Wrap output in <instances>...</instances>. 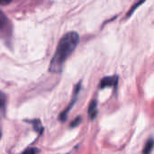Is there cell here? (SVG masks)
I'll use <instances>...</instances> for the list:
<instances>
[{"instance_id": "cell-1", "label": "cell", "mask_w": 154, "mask_h": 154, "mask_svg": "<svg viewBox=\"0 0 154 154\" xmlns=\"http://www.w3.org/2000/svg\"><path fill=\"white\" fill-rule=\"evenodd\" d=\"M79 36L77 32L70 31L66 32L59 41L55 52L50 61L49 71L51 73H60L63 65L69 55L74 51L79 43Z\"/></svg>"}, {"instance_id": "cell-2", "label": "cell", "mask_w": 154, "mask_h": 154, "mask_svg": "<svg viewBox=\"0 0 154 154\" xmlns=\"http://www.w3.org/2000/svg\"><path fill=\"white\" fill-rule=\"evenodd\" d=\"M0 31L3 38H5L7 40L8 38L11 37L12 27H11L10 21L2 11H0Z\"/></svg>"}, {"instance_id": "cell-3", "label": "cell", "mask_w": 154, "mask_h": 154, "mask_svg": "<svg viewBox=\"0 0 154 154\" xmlns=\"http://www.w3.org/2000/svg\"><path fill=\"white\" fill-rule=\"evenodd\" d=\"M118 83V77L116 75L105 77L100 80L99 88H116Z\"/></svg>"}, {"instance_id": "cell-4", "label": "cell", "mask_w": 154, "mask_h": 154, "mask_svg": "<svg viewBox=\"0 0 154 154\" xmlns=\"http://www.w3.org/2000/svg\"><path fill=\"white\" fill-rule=\"evenodd\" d=\"M80 88H81V83H79V84L75 87V88H74V92H73V96H74V97H73V99L71 100V102H70V104L68 106V107H67L66 109H64V111H63V112L60 114V121H65V120H66V118H67V115H68L69 111L70 110L71 106L75 104V102H76V100H77V97H78V94L79 93Z\"/></svg>"}, {"instance_id": "cell-5", "label": "cell", "mask_w": 154, "mask_h": 154, "mask_svg": "<svg viewBox=\"0 0 154 154\" xmlns=\"http://www.w3.org/2000/svg\"><path fill=\"white\" fill-rule=\"evenodd\" d=\"M88 113L90 119H95L97 114V100L93 99L90 101L89 105H88Z\"/></svg>"}, {"instance_id": "cell-6", "label": "cell", "mask_w": 154, "mask_h": 154, "mask_svg": "<svg viewBox=\"0 0 154 154\" xmlns=\"http://www.w3.org/2000/svg\"><path fill=\"white\" fill-rule=\"evenodd\" d=\"M154 148V139L152 137L149 138L145 144H144V147L143 149V154H150L152 152V149Z\"/></svg>"}, {"instance_id": "cell-7", "label": "cell", "mask_w": 154, "mask_h": 154, "mask_svg": "<svg viewBox=\"0 0 154 154\" xmlns=\"http://www.w3.org/2000/svg\"><path fill=\"white\" fill-rule=\"evenodd\" d=\"M32 124L33 128H34V130H35L36 132H38L39 134H42V133L43 132V127H42V125L40 120H38V119L33 120V121H32Z\"/></svg>"}, {"instance_id": "cell-8", "label": "cell", "mask_w": 154, "mask_h": 154, "mask_svg": "<svg viewBox=\"0 0 154 154\" xmlns=\"http://www.w3.org/2000/svg\"><path fill=\"white\" fill-rule=\"evenodd\" d=\"M0 101H1V111H2V116L5 115V96L2 92L0 95Z\"/></svg>"}, {"instance_id": "cell-9", "label": "cell", "mask_w": 154, "mask_h": 154, "mask_svg": "<svg viewBox=\"0 0 154 154\" xmlns=\"http://www.w3.org/2000/svg\"><path fill=\"white\" fill-rule=\"evenodd\" d=\"M38 149L35 148V147H30V148H27L23 154H37L38 153Z\"/></svg>"}, {"instance_id": "cell-10", "label": "cell", "mask_w": 154, "mask_h": 154, "mask_svg": "<svg viewBox=\"0 0 154 154\" xmlns=\"http://www.w3.org/2000/svg\"><path fill=\"white\" fill-rule=\"evenodd\" d=\"M81 120H82V117H81V116H78V117H76V118L71 122V124H70V127H76L77 125H79L80 124Z\"/></svg>"}, {"instance_id": "cell-11", "label": "cell", "mask_w": 154, "mask_h": 154, "mask_svg": "<svg viewBox=\"0 0 154 154\" xmlns=\"http://www.w3.org/2000/svg\"><path fill=\"white\" fill-rule=\"evenodd\" d=\"M143 1H141V2H138V3L134 4V5H133V7L131 8V10H130V11H129V12H128V13L126 14V16L128 17L129 15H131V14H132V13H133V12H134V11L135 9H136V7H138V6H139V5H140L141 4H143Z\"/></svg>"}]
</instances>
